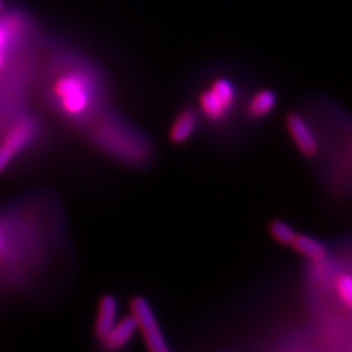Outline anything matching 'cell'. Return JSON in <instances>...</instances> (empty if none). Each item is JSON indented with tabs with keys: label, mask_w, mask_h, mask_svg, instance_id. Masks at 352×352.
<instances>
[{
	"label": "cell",
	"mask_w": 352,
	"mask_h": 352,
	"mask_svg": "<svg viewBox=\"0 0 352 352\" xmlns=\"http://www.w3.org/2000/svg\"><path fill=\"white\" fill-rule=\"evenodd\" d=\"M53 96L60 110L68 116L78 118L91 104V87L82 74L68 72L54 81Z\"/></svg>",
	"instance_id": "1"
},
{
	"label": "cell",
	"mask_w": 352,
	"mask_h": 352,
	"mask_svg": "<svg viewBox=\"0 0 352 352\" xmlns=\"http://www.w3.org/2000/svg\"><path fill=\"white\" fill-rule=\"evenodd\" d=\"M38 134V124L34 118L24 116L10 125L0 138V176L25 151Z\"/></svg>",
	"instance_id": "2"
},
{
	"label": "cell",
	"mask_w": 352,
	"mask_h": 352,
	"mask_svg": "<svg viewBox=\"0 0 352 352\" xmlns=\"http://www.w3.org/2000/svg\"><path fill=\"white\" fill-rule=\"evenodd\" d=\"M131 313L137 322V329L141 330L147 348L151 352H169L168 340L164 338L150 302L142 296H134L131 300Z\"/></svg>",
	"instance_id": "3"
},
{
	"label": "cell",
	"mask_w": 352,
	"mask_h": 352,
	"mask_svg": "<svg viewBox=\"0 0 352 352\" xmlns=\"http://www.w3.org/2000/svg\"><path fill=\"white\" fill-rule=\"evenodd\" d=\"M24 18L18 14H10L0 18V74H2L10 59L16 44L24 34Z\"/></svg>",
	"instance_id": "4"
},
{
	"label": "cell",
	"mask_w": 352,
	"mask_h": 352,
	"mask_svg": "<svg viewBox=\"0 0 352 352\" xmlns=\"http://www.w3.org/2000/svg\"><path fill=\"white\" fill-rule=\"evenodd\" d=\"M286 128H288L289 135L292 137L296 148L300 150L304 157L311 159L317 154V140L313 134L311 128L301 118V115L291 112L286 115Z\"/></svg>",
	"instance_id": "5"
},
{
	"label": "cell",
	"mask_w": 352,
	"mask_h": 352,
	"mask_svg": "<svg viewBox=\"0 0 352 352\" xmlns=\"http://www.w3.org/2000/svg\"><path fill=\"white\" fill-rule=\"evenodd\" d=\"M137 332V322L134 316H126L122 320L113 324L107 335L102 339L103 346L107 351H118L125 348Z\"/></svg>",
	"instance_id": "6"
},
{
	"label": "cell",
	"mask_w": 352,
	"mask_h": 352,
	"mask_svg": "<svg viewBox=\"0 0 352 352\" xmlns=\"http://www.w3.org/2000/svg\"><path fill=\"white\" fill-rule=\"evenodd\" d=\"M118 301L113 295H103L98 301V311L94 323V335L103 339L110 329L116 323Z\"/></svg>",
	"instance_id": "7"
},
{
	"label": "cell",
	"mask_w": 352,
	"mask_h": 352,
	"mask_svg": "<svg viewBox=\"0 0 352 352\" xmlns=\"http://www.w3.org/2000/svg\"><path fill=\"white\" fill-rule=\"evenodd\" d=\"M198 116L192 109H185L176 116L169 129V138L173 144H184L188 141L197 129Z\"/></svg>",
	"instance_id": "8"
},
{
	"label": "cell",
	"mask_w": 352,
	"mask_h": 352,
	"mask_svg": "<svg viewBox=\"0 0 352 352\" xmlns=\"http://www.w3.org/2000/svg\"><path fill=\"white\" fill-rule=\"evenodd\" d=\"M291 247L311 261H322L327 256V250L323 242L304 234H296L291 242Z\"/></svg>",
	"instance_id": "9"
},
{
	"label": "cell",
	"mask_w": 352,
	"mask_h": 352,
	"mask_svg": "<svg viewBox=\"0 0 352 352\" xmlns=\"http://www.w3.org/2000/svg\"><path fill=\"white\" fill-rule=\"evenodd\" d=\"M200 107L203 110V113L207 116V119L213 120V122H219V120H222L230 112V107L212 90V88L203 91V94L200 96Z\"/></svg>",
	"instance_id": "10"
},
{
	"label": "cell",
	"mask_w": 352,
	"mask_h": 352,
	"mask_svg": "<svg viewBox=\"0 0 352 352\" xmlns=\"http://www.w3.org/2000/svg\"><path fill=\"white\" fill-rule=\"evenodd\" d=\"M278 97L272 90H261L251 97L248 103V113L252 118H263L276 107Z\"/></svg>",
	"instance_id": "11"
},
{
	"label": "cell",
	"mask_w": 352,
	"mask_h": 352,
	"mask_svg": "<svg viewBox=\"0 0 352 352\" xmlns=\"http://www.w3.org/2000/svg\"><path fill=\"white\" fill-rule=\"evenodd\" d=\"M269 234L282 245H291L296 232L283 220H273L269 225Z\"/></svg>",
	"instance_id": "12"
},
{
	"label": "cell",
	"mask_w": 352,
	"mask_h": 352,
	"mask_svg": "<svg viewBox=\"0 0 352 352\" xmlns=\"http://www.w3.org/2000/svg\"><path fill=\"white\" fill-rule=\"evenodd\" d=\"M336 294L339 296V300L344 302V305L346 308L352 307V278H351V274L344 273L338 278Z\"/></svg>",
	"instance_id": "13"
},
{
	"label": "cell",
	"mask_w": 352,
	"mask_h": 352,
	"mask_svg": "<svg viewBox=\"0 0 352 352\" xmlns=\"http://www.w3.org/2000/svg\"><path fill=\"white\" fill-rule=\"evenodd\" d=\"M3 10H5V0H0V15L3 14Z\"/></svg>",
	"instance_id": "14"
}]
</instances>
